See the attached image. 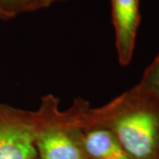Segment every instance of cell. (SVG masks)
Listing matches in <instances>:
<instances>
[{
	"mask_svg": "<svg viewBox=\"0 0 159 159\" xmlns=\"http://www.w3.org/2000/svg\"><path fill=\"white\" fill-rule=\"evenodd\" d=\"M82 122L110 131L132 159H159V100L137 84L101 107L89 105Z\"/></svg>",
	"mask_w": 159,
	"mask_h": 159,
	"instance_id": "obj_1",
	"label": "cell"
},
{
	"mask_svg": "<svg viewBox=\"0 0 159 159\" xmlns=\"http://www.w3.org/2000/svg\"><path fill=\"white\" fill-rule=\"evenodd\" d=\"M59 108V99L49 94L36 111L0 102V159H38L35 139L45 122Z\"/></svg>",
	"mask_w": 159,
	"mask_h": 159,
	"instance_id": "obj_2",
	"label": "cell"
},
{
	"mask_svg": "<svg viewBox=\"0 0 159 159\" xmlns=\"http://www.w3.org/2000/svg\"><path fill=\"white\" fill-rule=\"evenodd\" d=\"M89 106L78 97L67 110L58 108L52 114L35 139L38 159H89L82 122Z\"/></svg>",
	"mask_w": 159,
	"mask_h": 159,
	"instance_id": "obj_3",
	"label": "cell"
},
{
	"mask_svg": "<svg viewBox=\"0 0 159 159\" xmlns=\"http://www.w3.org/2000/svg\"><path fill=\"white\" fill-rule=\"evenodd\" d=\"M111 4L117 57L120 66H127L134 56L141 22L140 0H111Z\"/></svg>",
	"mask_w": 159,
	"mask_h": 159,
	"instance_id": "obj_4",
	"label": "cell"
},
{
	"mask_svg": "<svg viewBox=\"0 0 159 159\" xmlns=\"http://www.w3.org/2000/svg\"><path fill=\"white\" fill-rule=\"evenodd\" d=\"M84 137L89 159H132L116 137L103 127H85Z\"/></svg>",
	"mask_w": 159,
	"mask_h": 159,
	"instance_id": "obj_5",
	"label": "cell"
},
{
	"mask_svg": "<svg viewBox=\"0 0 159 159\" xmlns=\"http://www.w3.org/2000/svg\"><path fill=\"white\" fill-rule=\"evenodd\" d=\"M137 85L159 100V54L144 70Z\"/></svg>",
	"mask_w": 159,
	"mask_h": 159,
	"instance_id": "obj_6",
	"label": "cell"
},
{
	"mask_svg": "<svg viewBox=\"0 0 159 159\" xmlns=\"http://www.w3.org/2000/svg\"><path fill=\"white\" fill-rule=\"evenodd\" d=\"M25 12H32V0H0V20H10Z\"/></svg>",
	"mask_w": 159,
	"mask_h": 159,
	"instance_id": "obj_7",
	"label": "cell"
},
{
	"mask_svg": "<svg viewBox=\"0 0 159 159\" xmlns=\"http://www.w3.org/2000/svg\"><path fill=\"white\" fill-rule=\"evenodd\" d=\"M60 1H66V0H32V11L45 9L51 5Z\"/></svg>",
	"mask_w": 159,
	"mask_h": 159,
	"instance_id": "obj_8",
	"label": "cell"
}]
</instances>
